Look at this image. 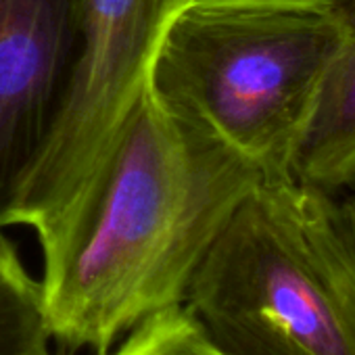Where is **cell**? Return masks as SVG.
Returning <instances> with one entry per match:
<instances>
[{
    "label": "cell",
    "mask_w": 355,
    "mask_h": 355,
    "mask_svg": "<svg viewBox=\"0 0 355 355\" xmlns=\"http://www.w3.org/2000/svg\"><path fill=\"white\" fill-rule=\"evenodd\" d=\"M338 40L332 9L189 3L161 38L150 90L266 182L288 180Z\"/></svg>",
    "instance_id": "3957f363"
},
{
    "label": "cell",
    "mask_w": 355,
    "mask_h": 355,
    "mask_svg": "<svg viewBox=\"0 0 355 355\" xmlns=\"http://www.w3.org/2000/svg\"><path fill=\"white\" fill-rule=\"evenodd\" d=\"M101 355H228L205 332L187 303L142 320Z\"/></svg>",
    "instance_id": "ba28073f"
},
{
    "label": "cell",
    "mask_w": 355,
    "mask_h": 355,
    "mask_svg": "<svg viewBox=\"0 0 355 355\" xmlns=\"http://www.w3.org/2000/svg\"><path fill=\"white\" fill-rule=\"evenodd\" d=\"M332 11L340 40L299 144L293 178L328 191H355V0Z\"/></svg>",
    "instance_id": "8992f818"
},
{
    "label": "cell",
    "mask_w": 355,
    "mask_h": 355,
    "mask_svg": "<svg viewBox=\"0 0 355 355\" xmlns=\"http://www.w3.org/2000/svg\"><path fill=\"white\" fill-rule=\"evenodd\" d=\"M201 5H232V7H266V9H299V11H330L336 0H187Z\"/></svg>",
    "instance_id": "9c48e42d"
},
{
    "label": "cell",
    "mask_w": 355,
    "mask_h": 355,
    "mask_svg": "<svg viewBox=\"0 0 355 355\" xmlns=\"http://www.w3.org/2000/svg\"><path fill=\"white\" fill-rule=\"evenodd\" d=\"M84 13L86 0H0V232L21 224L65 105Z\"/></svg>",
    "instance_id": "5b68a950"
},
{
    "label": "cell",
    "mask_w": 355,
    "mask_h": 355,
    "mask_svg": "<svg viewBox=\"0 0 355 355\" xmlns=\"http://www.w3.org/2000/svg\"><path fill=\"white\" fill-rule=\"evenodd\" d=\"M42 286L0 232V355H53Z\"/></svg>",
    "instance_id": "52a82bcc"
},
{
    "label": "cell",
    "mask_w": 355,
    "mask_h": 355,
    "mask_svg": "<svg viewBox=\"0 0 355 355\" xmlns=\"http://www.w3.org/2000/svg\"><path fill=\"white\" fill-rule=\"evenodd\" d=\"M187 0H86L65 105L26 195L21 224L40 232L82 191L150 84L171 17Z\"/></svg>",
    "instance_id": "277c9868"
},
{
    "label": "cell",
    "mask_w": 355,
    "mask_h": 355,
    "mask_svg": "<svg viewBox=\"0 0 355 355\" xmlns=\"http://www.w3.org/2000/svg\"><path fill=\"white\" fill-rule=\"evenodd\" d=\"M184 303L228 355H355V191L261 180Z\"/></svg>",
    "instance_id": "7a4b0ae2"
},
{
    "label": "cell",
    "mask_w": 355,
    "mask_h": 355,
    "mask_svg": "<svg viewBox=\"0 0 355 355\" xmlns=\"http://www.w3.org/2000/svg\"><path fill=\"white\" fill-rule=\"evenodd\" d=\"M261 180L148 84L76 199L36 232L61 355H101L148 315L184 303L216 236Z\"/></svg>",
    "instance_id": "6da1fadb"
}]
</instances>
